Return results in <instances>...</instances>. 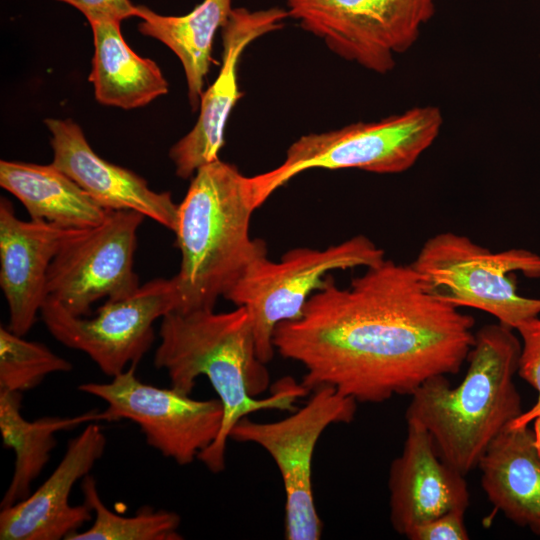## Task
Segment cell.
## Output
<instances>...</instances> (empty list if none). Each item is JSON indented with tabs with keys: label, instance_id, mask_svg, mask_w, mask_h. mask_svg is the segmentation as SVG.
<instances>
[{
	"label": "cell",
	"instance_id": "cell-4",
	"mask_svg": "<svg viewBox=\"0 0 540 540\" xmlns=\"http://www.w3.org/2000/svg\"><path fill=\"white\" fill-rule=\"evenodd\" d=\"M248 176L218 159L199 168L178 204L176 247L180 268L172 278L177 309L214 310L217 299L258 258L267 255L263 240L250 237L256 210Z\"/></svg>",
	"mask_w": 540,
	"mask_h": 540
},
{
	"label": "cell",
	"instance_id": "cell-11",
	"mask_svg": "<svg viewBox=\"0 0 540 540\" xmlns=\"http://www.w3.org/2000/svg\"><path fill=\"white\" fill-rule=\"evenodd\" d=\"M177 304L173 278H155L127 298L106 300L92 318L76 316L48 297L40 315L57 341L84 352L105 375L115 377L137 366L154 342V322Z\"/></svg>",
	"mask_w": 540,
	"mask_h": 540
},
{
	"label": "cell",
	"instance_id": "cell-2",
	"mask_svg": "<svg viewBox=\"0 0 540 540\" xmlns=\"http://www.w3.org/2000/svg\"><path fill=\"white\" fill-rule=\"evenodd\" d=\"M160 342L154 365L164 369L171 387L191 395L197 378L205 376L223 406L217 439L197 459L212 473L225 468V452L232 428L242 418L261 410L294 411L309 392L291 377L276 383L268 397H256L269 388L270 375L256 351L248 310L171 311L161 318Z\"/></svg>",
	"mask_w": 540,
	"mask_h": 540
},
{
	"label": "cell",
	"instance_id": "cell-18",
	"mask_svg": "<svg viewBox=\"0 0 540 540\" xmlns=\"http://www.w3.org/2000/svg\"><path fill=\"white\" fill-rule=\"evenodd\" d=\"M477 468L490 503L509 521L540 536V455L533 429L507 426Z\"/></svg>",
	"mask_w": 540,
	"mask_h": 540
},
{
	"label": "cell",
	"instance_id": "cell-15",
	"mask_svg": "<svg viewBox=\"0 0 540 540\" xmlns=\"http://www.w3.org/2000/svg\"><path fill=\"white\" fill-rule=\"evenodd\" d=\"M406 423L401 454L388 474L390 523L404 537L417 526L470 504L465 476L442 460L422 425Z\"/></svg>",
	"mask_w": 540,
	"mask_h": 540
},
{
	"label": "cell",
	"instance_id": "cell-27",
	"mask_svg": "<svg viewBox=\"0 0 540 540\" xmlns=\"http://www.w3.org/2000/svg\"><path fill=\"white\" fill-rule=\"evenodd\" d=\"M79 10L89 21H116L136 17V5L130 0H56Z\"/></svg>",
	"mask_w": 540,
	"mask_h": 540
},
{
	"label": "cell",
	"instance_id": "cell-6",
	"mask_svg": "<svg viewBox=\"0 0 540 540\" xmlns=\"http://www.w3.org/2000/svg\"><path fill=\"white\" fill-rule=\"evenodd\" d=\"M425 290L454 307H471L516 330L540 317V298L517 292L515 272L540 278V255L524 248L500 252L446 231L428 238L410 263Z\"/></svg>",
	"mask_w": 540,
	"mask_h": 540
},
{
	"label": "cell",
	"instance_id": "cell-23",
	"mask_svg": "<svg viewBox=\"0 0 540 540\" xmlns=\"http://www.w3.org/2000/svg\"><path fill=\"white\" fill-rule=\"evenodd\" d=\"M84 503L93 511L92 526L78 531L67 540H180V516L167 510H154L145 506L134 516H121L106 507L97 490L95 479L87 475L82 479Z\"/></svg>",
	"mask_w": 540,
	"mask_h": 540
},
{
	"label": "cell",
	"instance_id": "cell-1",
	"mask_svg": "<svg viewBox=\"0 0 540 540\" xmlns=\"http://www.w3.org/2000/svg\"><path fill=\"white\" fill-rule=\"evenodd\" d=\"M474 318L430 295L411 264L385 259L340 288L329 274L302 315L274 331L275 351L300 363L310 392L330 386L357 403L411 395L460 371Z\"/></svg>",
	"mask_w": 540,
	"mask_h": 540
},
{
	"label": "cell",
	"instance_id": "cell-20",
	"mask_svg": "<svg viewBox=\"0 0 540 540\" xmlns=\"http://www.w3.org/2000/svg\"><path fill=\"white\" fill-rule=\"evenodd\" d=\"M89 81L98 102L122 109L145 106L168 92L158 65L136 54L124 40L120 22L95 21Z\"/></svg>",
	"mask_w": 540,
	"mask_h": 540
},
{
	"label": "cell",
	"instance_id": "cell-24",
	"mask_svg": "<svg viewBox=\"0 0 540 540\" xmlns=\"http://www.w3.org/2000/svg\"><path fill=\"white\" fill-rule=\"evenodd\" d=\"M72 367L46 345L0 327V392L22 393L38 386L49 374L68 372Z\"/></svg>",
	"mask_w": 540,
	"mask_h": 540
},
{
	"label": "cell",
	"instance_id": "cell-28",
	"mask_svg": "<svg viewBox=\"0 0 540 540\" xmlns=\"http://www.w3.org/2000/svg\"><path fill=\"white\" fill-rule=\"evenodd\" d=\"M534 440L537 451L540 455V415H538L533 421Z\"/></svg>",
	"mask_w": 540,
	"mask_h": 540
},
{
	"label": "cell",
	"instance_id": "cell-8",
	"mask_svg": "<svg viewBox=\"0 0 540 540\" xmlns=\"http://www.w3.org/2000/svg\"><path fill=\"white\" fill-rule=\"evenodd\" d=\"M310 399L284 419L256 422L242 418L230 432L237 442L254 443L274 460L285 492L284 537L318 540L323 523L315 506L312 460L317 442L330 425L350 423L357 402L330 386L312 391Z\"/></svg>",
	"mask_w": 540,
	"mask_h": 540
},
{
	"label": "cell",
	"instance_id": "cell-16",
	"mask_svg": "<svg viewBox=\"0 0 540 540\" xmlns=\"http://www.w3.org/2000/svg\"><path fill=\"white\" fill-rule=\"evenodd\" d=\"M78 230L50 222L24 221L0 199V287L9 308L8 328L26 335L47 298L48 269L62 245Z\"/></svg>",
	"mask_w": 540,
	"mask_h": 540
},
{
	"label": "cell",
	"instance_id": "cell-9",
	"mask_svg": "<svg viewBox=\"0 0 540 540\" xmlns=\"http://www.w3.org/2000/svg\"><path fill=\"white\" fill-rule=\"evenodd\" d=\"M289 17L339 57L378 74L418 40L435 0H285Z\"/></svg>",
	"mask_w": 540,
	"mask_h": 540
},
{
	"label": "cell",
	"instance_id": "cell-21",
	"mask_svg": "<svg viewBox=\"0 0 540 540\" xmlns=\"http://www.w3.org/2000/svg\"><path fill=\"white\" fill-rule=\"evenodd\" d=\"M232 9V0H203L183 16L160 15L144 5L136 7V17L141 19L139 32L165 44L182 63L193 110L200 106L215 34Z\"/></svg>",
	"mask_w": 540,
	"mask_h": 540
},
{
	"label": "cell",
	"instance_id": "cell-14",
	"mask_svg": "<svg viewBox=\"0 0 540 540\" xmlns=\"http://www.w3.org/2000/svg\"><path fill=\"white\" fill-rule=\"evenodd\" d=\"M97 423H88L69 441L60 463L33 494L1 509V540H67L91 520L89 506L71 505L69 497L105 451L106 437Z\"/></svg>",
	"mask_w": 540,
	"mask_h": 540
},
{
	"label": "cell",
	"instance_id": "cell-7",
	"mask_svg": "<svg viewBox=\"0 0 540 540\" xmlns=\"http://www.w3.org/2000/svg\"><path fill=\"white\" fill-rule=\"evenodd\" d=\"M384 260L383 249L364 235L323 250L298 247L284 253L277 262L267 255L255 260L224 298L248 310L257 355L267 364L275 353L273 337L277 325L298 319L330 272L367 268Z\"/></svg>",
	"mask_w": 540,
	"mask_h": 540
},
{
	"label": "cell",
	"instance_id": "cell-22",
	"mask_svg": "<svg viewBox=\"0 0 540 540\" xmlns=\"http://www.w3.org/2000/svg\"><path fill=\"white\" fill-rule=\"evenodd\" d=\"M21 392H0V433L3 446L13 450L15 465L10 484L0 503L10 507L30 495L56 446V433L84 423L98 422V411L74 417H43L27 421L21 413Z\"/></svg>",
	"mask_w": 540,
	"mask_h": 540
},
{
	"label": "cell",
	"instance_id": "cell-25",
	"mask_svg": "<svg viewBox=\"0 0 540 540\" xmlns=\"http://www.w3.org/2000/svg\"><path fill=\"white\" fill-rule=\"evenodd\" d=\"M516 331L521 341L517 374L537 392L535 404L510 424L518 427L528 426L540 415V317L523 323Z\"/></svg>",
	"mask_w": 540,
	"mask_h": 540
},
{
	"label": "cell",
	"instance_id": "cell-3",
	"mask_svg": "<svg viewBox=\"0 0 540 540\" xmlns=\"http://www.w3.org/2000/svg\"><path fill=\"white\" fill-rule=\"evenodd\" d=\"M520 338L499 322L475 332L468 368L452 387L446 375L425 381L411 395L406 421L430 434L444 462L466 476L493 440L524 411L514 382Z\"/></svg>",
	"mask_w": 540,
	"mask_h": 540
},
{
	"label": "cell",
	"instance_id": "cell-10",
	"mask_svg": "<svg viewBox=\"0 0 540 540\" xmlns=\"http://www.w3.org/2000/svg\"><path fill=\"white\" fill-rule=\"evenodd\" d=\"M78 390L107 404L98 412V422H134L151 447L179 465L191 464L217 439L222 427L219 399L197 400L172 387L144 383L136 376V365L109 383H82Z\"/></svg>",
	"mask_w": 540,
	"mask_h": 540
},
{
	"label": "cell",
	"instance_id": "cell-13",
	"mask_svg": "<svg viewBox=\"0 0 540 540\" xmlns=\"http://www.w3.org/2000/svg\"><path fill=\"white\" fill-rule=\"evenodd\" d=\"M287 17V10L277 7L256 11L232 9L221 28L223 52L219 74L201 96L196 124L169 151L178 177L192 178L199 168L220 159L228 117L241 97L237 82L240 56L257 38L281 29Z\"/></svg>",
	"mask_w": 540,
	"mask_h": 540
},
{
	"label": "cell",
	"instance_id": "cell-19",
	"mask_svg": "<svg viewBox=\"0 0 540 540\" xmlns=\"http://www.w3.org/2000/svg\"><path fill=\"white\" fill-rule=\"evenodd\" d=\"M0 185L23 204L30 219L65 228L95 227L110 211L52 163L1 160Z\"/></svg>",
	"mask_w": 540,
	"mask_h": 540
},
{
	"label": "cell",
	"instance_id": "cell-5",
	"mask_svg": "<svg viewBox=\"0 0 540 540\" xmlns=\"http://www.w3.org/2000/svg\"><path fill=\"white\" fill-rule=\"evenodd\" d=\"M443 125L436 106H419L377 122L310 133L293 142L276 168L249 177L254 206L259 208L280 187L310 169H360L396 174L410 169L434 143Z\"/></svg>",
	"mask_w": 540,
	"mask_h": 540
},
{
	"label": "cell",
	"instance_id": "cell-17",
	"mask_svg": "<svg viewBox=\"0 0 540 540\" xmlns=\"http://www.w3.org/2000/svg\"><path fill=\"white\" fill-rule=\"evenodd\" d=\"M51 133L52 164L107 210H132L171 231L177 226L178 204L169 192H156L133 171L100 157L71 119H46Z\"/></svg>",
	"mask_w": 540,
	"mask_h": 540
},
{
	"label": "cell",
	"instance_id": "cell-12",
	"mask_svg": "<svg viewBox=\"0 0 540 540\" xmlns=\"http://www.w3.org/2000/svg\"><path fill=\"white\" fill-rule=\"evenodd\" d=\"M144 218L132 210H110L101 224L78 230L50 264L47 297L76 316H87L101 298L121 300L133 295L141 286L134 254Z\"/></svg>",
	"mask_w": 540,
	"mask_h": 540
},
{
	"label": "cell",
	"instance_id": "cell-26",
	"mask_svg": "<svg viewBox=\"0 0 540 540\" xmlns=\"http://www.w3.org/2000/svg\"><path fill=\"white\" fill-rule=\"evenodd\" d=\"M466 508L452 509L414 528L406 537L410 540H468L465 525Z\"/></svg>",
	"mask_w": 540,
	"mask_h": 540
}]
</instances>
